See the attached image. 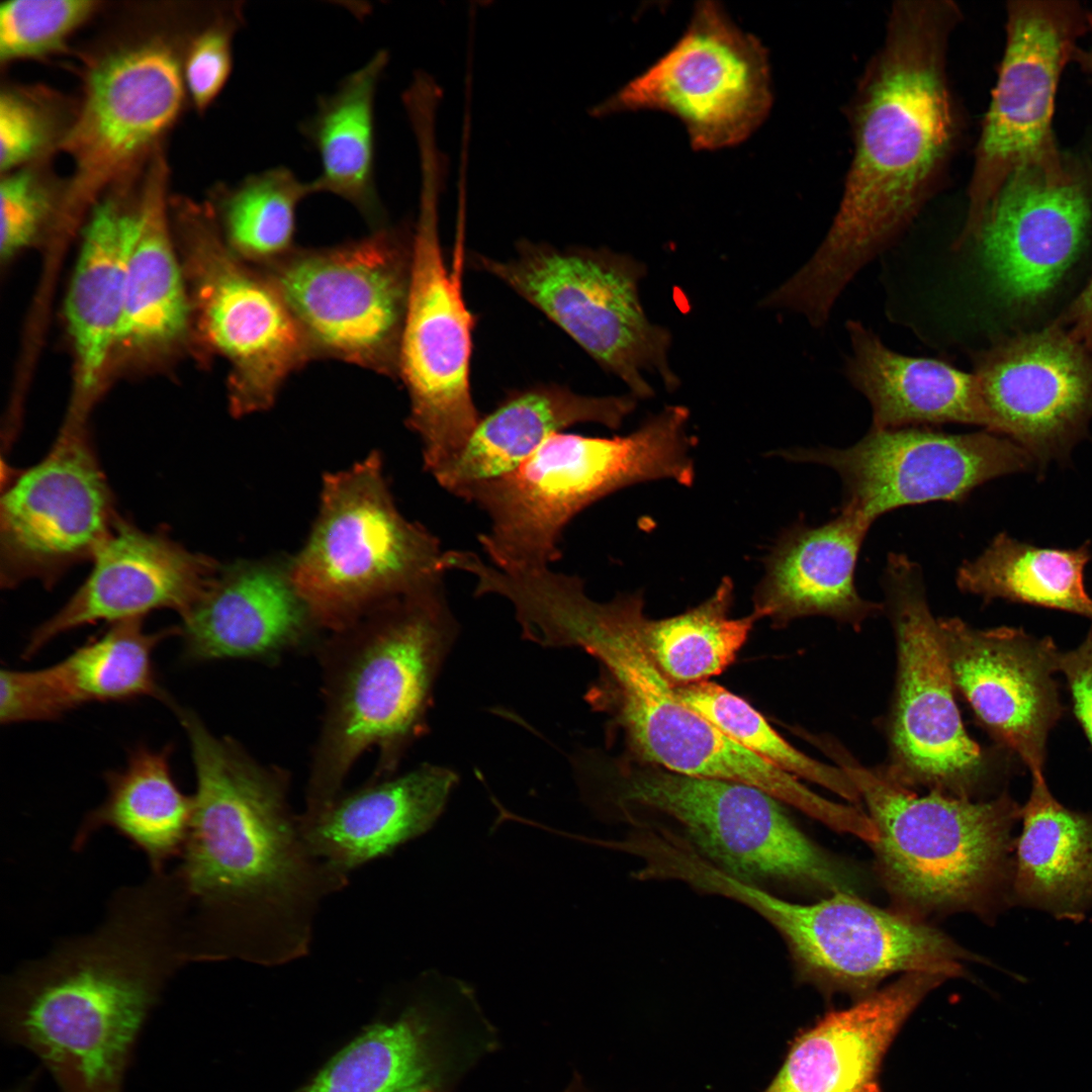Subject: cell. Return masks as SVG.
<instances>
[{
	"mask_svg": "<svg viewBox=\"0 0 1092 1092\" xmlns=\"http://www.w3.org/2000/svg\"><path fill=\"white\" fill-rule=\"evenodd\" d=\"M197 226L202 325L209 344L232 364V411H266L314 354L271 278L221 242L210 214L197 215Z\"/></svg>",
	"mask_w": 1092,
	"mask_h": 1092,
	"instance_id": "cell-21",
	"label": "cell"
},
{
	"mask_svg": "<svg viewBox=\"0 0 1092 1092\" xmlns=\"http://www.w3.org/2000/svg\"><path fill=\"white\" fill-rule=\"evenodd\" d=\"M772 99L766 48L719 2L702 0L672 47L596 113L663 111L682 122L694 150L716 151L747 140Z\"/></svg>",
	"mask_w": 1092,
	"mask_h": 1092,
	"instance_id": "cell-15",
	"label": "cell"
},
{
	"mask_svg": "<svg viewBox=\"0 0 1092 1092\" xmlns=\"http://www.w3.org/2000/svg\"><path fill=\"white\" fill-rule=\"evenodd\" d=\"M635 405L632 394L589 396L554 383L512 391L480 418L462 451L433 477L463 499L474 487L515 470L552 436L583 423L617 429Z\"/></svg>",
	"mask_w": 1092,
	"mask_h": 1092,
	"instance_id": "cell-28",
	"label": "cell"
},
{
	"mask_svg": "<svg viewBox=\"0 0 1092 1092\" xmlns=\"http://www.w3.org/2000/svg\"><path fill=\"white\" fill-rule=\"evenodd\" d=\"M243 2L210 8L202 24L187 39L182 71L185 90L199 113L205 112L223 90L233 70V42L243 25Z\"/></svg>",
	"mask_w": 1092,
	"mask_h": 1092,
	"instance_id": "cell-43",
	"label": "cell"
},
{
	"mask_svg": "<svg viewBox=\"0 0 1092 1092\" xmlns=\"http://www.w3.org/2000/svg\"><path fill=\"white\" fill-rule=\"evenodd\" d=\"M168 167L161 149L152 156L139 200L140 224L129 255L117 342L150 347L182 335L188 302L169 235Z\"/></svg>",
	"mask_w": 1092,
	"mask_h": 1092,
	"instance_id": "cell-35",
	"label": "cell"
},
{
	"mask_svg": "<svg viewBox=\"0 0 1092 1092\" xmlns=\"http://www.w3.org/2000/svg\"><path fill=\"white\" fill-rule=\"evenodd\" d=\"M714 895L761 916L784 939L800 980L823 991L869 995L897 973H964L973 956L919 919L871 905L848 892L812 904L792 902L723 873Z\"/></svg>",
	"mask_w": 1092,
	"mask_h": 1092,
	"instance_id": "cell-14",
	"label": "cell"
},
{
	"mask_svg": "<svg viewBox=\"0 0 1092 1092\" xmlns=\"http://www.w3.org/2000/svg\"><path fill=\"white\" fill-rule=\"evenodd\" d=\"M457 633L440 586L389 603L324 640L323 712L303 826L343 793L352 767L370 749L378 754L373 779L394 774L428 729L435 684Z\"/></svg>",
	"mask_w": 1092,
	"mask_h": 1092,
	"instance_id": "cell-3",
	"label": "cell"
},
{
	"mask_svg": "<svg viewBox=\"0 0 1092 1092\" xmlns=\"http://www.w3.org/2000/svg\"><path fill=\"white\" fill-rule=\"evenodd\" d=\"M689 412L667 406L638 430L601 438L561 432L512 472L463 498L484 512L478 542L502 569L549 567L561 558L565 528L584 509L626 486L653 479L694 480Z\"/></svg>",
	"mask_w": 1092,
	"mask_h": 1092,
	"instance_id": "cell-6",
	"label": "cell"
},
{
	"mask_svg": "<svg viewBox=\"0 0 1092 1092\" xmlns=\"http://www.w3.org/2000/svg\"><path fill=\"white\" fill-rule=\"evenodd\" d=\"M674 686L687 705L756 755L849 802L861 800L855 786L839 766L816 760L795 748L739 696L707 680Z\"/></svg>",
	"mask_w": 1092,
	"mask_h": 1092,
	"instance_id": "cell-40",
	"label": "cell"
},
{
	"mask_svg": "<svg viewBox=\"0 0 1092 1092\" xmlns=\"http://www.w3.org/2000/svg\"><path fill=\"white\" fill-rule=\"evenodd\" d=\"M39 1078V1069L31 1071L27 1076L20 1080L17 1084L13 1085L4 1092H35L37 1080Z\"/></svg>",
	"mask_w": 1092,
	"mask_h": 1092,
	"instance_id": "cell-49",
	"label": "cell"
},
{
	"mask_svg": "<svg viewBox=\"0 0 1092 1092\" xmlns=\"http://www.w3.org/2000/svg\"><path fill=\"white\" fill-rule=\"evenodd\" d=\"M80 426L68 425L48 455L18 473L1 497V582L52 583L92 558L118 518L104 474Z\"/></svg>",
	"mask_w": 1092,
	"mask_h": 1092,
	"instance_id": "cell-20",
	"label": "cell"
},
{
	"mask_svg": "<svg viewBox=\"0 0 1092 1092\" xmlns=\"http://www.w3.org/2000/svg\"><path fill=\"white\" fill-rule=\"evenodd\" d=\"M312 193L310 182L300 181L280 166L234 185L216 186L211 214L229 249L243 261L264 268L295 249L296 208Z\"/></svg>",
	"mask_w": 1092,
	"mask_h": 1092,
	"instance_id": "cell-37",
	"label": "cell"
},
{
	"mask_svg": "<svg viewBox=\"0 0 1092 1092\" xmlns=\"http://www.w3.org/2000/svg\"><path fill=\"white\" fill-rule=\"evenodd\" d=\"M972 358L989 432L1021 446L1038 477L1052 463L1069 462L1074 447L1090 437L1092 352L1052 320L998 334Z\"/></svg>",
	"mask_w": 1092,
	"mask_h": 1092,
	"instance_id": "cell-19",
	"label": "cell"
},
{
	"mask_svg": "<svg viewBox=\"0 0 1092 1092\" xmlns=\"http://www.w3.org/2000/svg\"><path fill=\"white\" fill-rule=\"evenodd\" d=\"M387 62V53L377 52L335 92L321 97L314 114L300 124L322 164L321 174L310 181L313 193L343 198L377 228L383 210L375 183L374 107Z\"/></svg>",
	"mask_w": 1092,
	"mask_h": 1092,
	"instance_id": "cell-34",
	"label": "cell"
},
{
	"mask_svg": "<svg viewBox=\"0 0 1092 1092\" xmlns=\"http://www.w3.org/2000/svg\"><path fill=\"white\" fill-rule=\"evenodd\" d=\"M733 582L724 577L714 594L699 606L660 620L646 618L644 638L654 661L674 685L706 681L736 658L755 622L757 609L731 618Z\"/></svg>",
	"mask_w": 1092,
	"mask_h": 1092,
	"instance_id": "cell-39",
	"label": "cell"
},
{
	"mask_svg": "<svg viewBox=\"0 0 1092 1092\" xmlns=\"http://www.w3.org/2000/svg\"><path fill=\"white\" fill-rule=\"evenodd\" d=\"M643 606L639 592L597 602L577 588L556 604L547 625L552 648H579L598 660L631 748L656 767L749 785L816 820L824 818L829 800L736 742L679 698L645 642Z\"/></svg>",
	"mask_w": 1092,
	"mask_h": 1092,
	"instance_id": "cell-4",
	"label": "cell"
},
{
	"mask_svg": "<svg viewBox=\"0 0 1092 1092\" xmlns=\"http://www.w3.org/2000/svg\"><path fill=\"white\" fill-rule=\"evenodd\" d=\"M1020 822L1011 905L1083 921L1092 911V811L1065 806L1036 775Z\"/></svg>",
	"mask_w": 1092,
	"mask_h": 1092,
	"instance_id": "cell-30",
	"label": "cell"
},
{
	"mask_svg": "<svg viewBox=\"0 0 1092 1092\" xmlns=\"http://www.w3.org/2000/svg\"><path fill=\"white\" fill-rule=\"evenodd\" d=\"M1089 33L1092 38V10H1089ZM1072 63H1076L1081 72L1092 82V39L1091 42L1082 47L1078 46L1076 49Z\"/></svg>",
	"mask_w": 1092,
	"mask_h": 1092,
	"instance_id": "cell-48",
	"label": "cell"
},
{
	"mask_svg": "<svg viewBox=\"0 0 1092 1092\" xmlns=\"http://www.w3.org/2000/svg\"><path fill=\"white\" fill-rule=\"evenodd\" d=\"M1005 46L976 147L968 212L954 247L975 238L1007 178L1057 153L1053 121L1062 74L1089 34V10L1070 0L1006 5Z\"/></svg>",
	"mask_w": 1092,
	"mask_h": 1092,
	"instance_id": "cell-16",
	"label": "cell"
},
{
	"mask_svg": "<svg viewBox=\"0 0 1092 1092\" xmlns=\"http://www.w3.org/2000/svg\"><path fill=\"white\" fill-rule=\"evenodd\" d=\"M782 455L833 469L842 484L839 510L871 524L904 506L961 504L992 479L1034 471L1028 453L1006 437L985 430L948 434L928 426L870 428L846 448H797Z\"/></svg>",
	"mask_w": 1092,
	"mask_h": 1092,
	"instance_id": "cell-18",
	"label": "cell"
},
{
	"mask_svg": "<svg viewBox=\"0 0 1092 1092\" xmlns=\"http://www.w3.org/2000/svg\"><path fill=\"white\" fill-rule=\"evenodd\" d=\"M569 1092H574V1090H572V1091H569Z\"/></svg>",
	"mask_w": 1092,
	"mask_h": 1092,
	"instance_id": "cell-51",
	"label": "cell"
},
{
	"mask_svg": "<svg viewBox=\"0 0 1092 1092\" xmlns=\"http://www.w3.org/2000/svg\"><path fill=\"white\" fill-rule=\"evenodd\" d=\"M413 234L376 228L360 240L295 248L262 269L275 283L315 359L333 358L397 377Z\"/></svg>",
	"mask_w": 1092,
	"mask_h": 1092,
	"instance_id": "cell-12",
	"label": "cell"
},
{
	"mask_svg": "<svg viewBox=\"0 0 1092 1092\" xmlns=\"http://www.w3.org/2000/svg\"><path fill=\"white\" fill-rule=\"evenodd\" d=\"M946 978L904 974L852 1007L832 1011L794 1041L764 1092H880L883 1059L923 998Z\"/></svg>",
	"mask_w": 1092,
	"mask_h": 1092,
	"instance_id": "cell-25",
	"label": "cell"
},
{
	"mask_svg": "<svg viewBox=\"0 0 1092 1092\" xmlns=\"http://www.w3.org/2000/svg\"><path fill=\"white\" fill-rule=\"evenodd\" d=\"M182 62L179 47L162 33L119 42L89 61L60 147L73 162L69 205L95 204L160 148L187 95Z\"/></svg>",
	"mask_w": 1092,
	"mask_h": 1092,
	"instance_id": "cell-17",
	"label": "cell"
},
{
	"mask_svg": "<svg viewBox=\"0 0 1092 1092\" xmlns=\"http://www.w3.org/2000/svg\"><path fill=\"white\" fill-rule=\"evenodd\" d=\"M1053 320L1066 327L1092 352V272Z\"/></svg>",
	"mask_w": 1092,
	"mask_h": 1092,
	"instance_id": "cell-47",
	"label": "cell"
},
{
	"mask_svg": "<svg viewBox=\"0 0 1092 1092\" xmlns=\"http://www.w3.org/2000/svg\"><path fill=\"white\" fill-rule=\"evenodd\" d=\"M71 710L49 667L1 670L0 720L3 724L55 720Z\"/></svg>",
	"mask_w": 1092,
	"mask_h": 1092,
	"instance_id": "cell-45",
	"label": "cell"
},
{
	"mask_svg": "<svg viewBox=\"0 0 1092 1092\" xmlns=\"http://www.w3.org/2000/svg\"><path fill=\"white\" fill-rule=\"evenodd\" d=\"M140 224L121 194L91 208L66 299V314L79 361L81 384L90 390L117 335L123 313L129 255Z\"/></svg>",
	"mask_w": 1092,
	"mask_h": 1092,
	"instance_id": "cell-32",
	"label": "cell"
},
{
	"mask_svg": "<svg viewBox=\"0 0 1092 1092\" xmlns=\"http://www.w3.org/2000/svg\"><path fill=\"white\" fill-rule=\"evenodd\" d=\"M422 1092H443V1091H440L439 1089H427V1090H424Z\"/></svg>",
	"mask_w": 1092,
	"mask_h": 1092,
	"instance_id": "cell-50",
	"label": "cell"
},
{
	"mask_svg": "<svg viewBox=\"0 0 1092 1092\" xmlns=\"http://www.w3.org/2000/svg\"><path fill=\"white\" fill-rule=\"evenodd\" d=\"M55 186L42 172L28 165L2 174L0 183L2 259L12 257L32 242L50 213Z\"/></svg>",
	"mask_w": 1092,
	"mask_h": 1092,
	"instance_id": "cell-44",
	"label": "cell"
},
{
	"mask_svg": "<svg viewBox=\"0 0 1092 1092\" xmlns=\"http://www.w3.org/2000/svg\"><path fill=\"white\" fill-rule=\"evenodd\" d=\"M182 621L184 655L194 662L276 659L306 647L322 630L289 567L259 562L219 567Z\"/></svg>",
	"mask_w": 1092,
	"mask_h": 1092,
	"instance_id": "cell-24",
	"label": "cell"
},
{
	"mask_svg": "<svg viewBox=\"0 0 1092 1092\" xmlns=\"http://www.w3.org/2000/svg\"><path fill=\"white\" fill-rule=\"evenodd\" d=\"M1059 673L1067 682L1074 714L1092 744V626L1077 647L1061 650Z\"/></svg>",
	"mask_w": 1092,
	"mask_h": 1092,
	"instance_id": "cell-46",
	"label": "cell"
},
{
	"mask_svg": "<svg viewBox=\"0 0 1092 1092\" xmlns=\"http://www.w3.org/2000/svg\"><path fill=\"white\" fill-rule=\"evenodd\" d=\"M172 749L141 745L126 764L105 775L107 795L83 818L72 848L81 851L102 828L125 837L149 860L152 873L181 857L193 815V798L185 795L172 774Z\"/></svg>",
	"mask_w": 1092,
	"mask_h": 1092,
	"instance_id": "cell-33",
	"label": "cell"
},
{
	"mask_svg": "<svg viewBox=\"0 0 1092 1092\" xmlns=\"http://www.w3.org/2000/svg\"><path fill=\"white\" fill-rule=\"evenodd\" d=\"M851 352L845 373L869 401L872 429L945 423L990 430V417L973 373L931 358L894 352L857 321L847 323Z\"/></svg>",
	"mask_w": 1092,
	"mask_h": 1092,
	"instance_id": "cell-29",
	"label": "cell"
},
{
	"mask_svg": "<svg viewBox=\"0 0 1092 1092\" xmlns=\"http://www.w3.org/2000/svg\"><path fill=\"white\" fill-rule=\"evenodd\" d=\"M65 101L40 86L9 85L0 93V170L5 174L60 149L72 123Z\"/></svg>",
	"mask_w": 1092,
	"mask_h": 1092,
	"instance_id": "cell-41",
	"label": "cell"
},
{
	"mask_svg": "<svg viewBox=\"0 0 1092 1092\" xmlns=\"http://www.w3.org/2000/svg\"><path fill=\"white\" fill-rule=\"evenodd\" d=\"M196 789L181 862L192 963L277 967L309 953L324 903L349 875L317 856L289 802L290 777L177 708Z\"/></svg>",
	"mask_w": 1092,
	"mask_h": 1092,
	"instance_id": "cell-1",
	"label": "cell"
},
{
	"mask_svg": "<svg viewBox=\"0 0 1092 1092\" xmlns=\"http://www.w3.org/2000/svg\"><path fill=\"white\" fill-rule=\"evenodd\" d=\"M956 692L999 747L1031 776L1044 775L1048 739L1064 713L1061 649L1021 628H975L937 618Z\"/></svg>",
	"mask_w": 1092,
	"mask_h": 1092,
	"instance_id": "cell-22",
	"label": "cell"
},
{
	"mask_svg": "<svg viewBox=\"0 0 1092 1092\" xmlns=\"http://www.w3.org/2000/svg\"><path fill=\"white\" fill-rule=\"evenodd\" d=\"M448 1001L422 996L338 1053L298 1092H422L439 1089L455 1064Z\"/></svg>",
	"mask_w": 1092,
	"mask_h": 1092,
	"instance_id": "cell-31",
	"label": "cell"
},
{
	"mask_svg": "<svg viewBox=\"0 0 1092 1092\" xmlns=\"http://www.w3.org/2000/svg\"><path fill=\"white\" fill-rule=\"evenodd\" d=\"M971 243L1006 333L1048 323L1092 255L1091 160L1060 149L1016 169Z\"/></svg>",
	"mask_w": 1092,
	"mask_h": 1092,
	"instance_id": "cell-9",
	"label": "cell"
},
{
	"mask_svg": "<svg viewBox=\"0 0 1092 1092\" xmlns=\"http://www.w3.org/2000/svg\"><path fill=\"white\" fill-rule=\"evenodd\" d=\"M457 783L454 770L432 763L372 779L302 830L317 856L350 875L431 829Z\"/></svg>",
	"mask_w": 1092,
	"mask_h": 1092,
	"instance_id": "cell-27",
	"label": "cell"
},
{
	"mask_svg": "<svg viewBox=\"0 0 1092 1092\" xmlns=\"http://www.w3.org/2000/svg\"><path fill=\"white\" fill-rule=\"evenodd\" d=\"M444 552L434 534L400 514L373 452L324 477L316 520L288 567L313 619L332 633L443 586Z\"/></svg>",
	"mask_w": 1092,
	"mask_h": 1092,
	"instance_id": "cell-8",
	"label": "cell"
},
{
	"mask_svg": "<svg viewBox=\"0 0 1092 1092\" xmlns=\"http://www.w3.org/2000/svg\"><path fill=\"white\" fill-rule=\"evenodd\" d=\"M871 525L855 513L839 510L823 525L800 521L786 529L765 558L754 609L778 624L825 616L855 630L884 613V604L863 599L854 582L858 553Z\"/></svg>",
	"mask_w": 1092,
	"mask_h": 1092,
	"instance_id": "cell-26",
	"label": "cell"
},
{
	"mask_svg": "<svg viewBox=\"0 0 1092 1092\" xmlns=\"http://www.w3.org/2000/svg\"><path fill=\"white\" fill-rule=\"evenodd\" d=\"M472 262L544 313L634 397L653 395L643 371L657 373L668 390L677 387L667 361L670 333L652 324L641 304V262L608 249L530 242L508 260L475 255Z\"/></svg>",
	"mask_w": 1092,
	"mask_h": 1092,
	"instance_id": "cell-11",
	"label": "cell"
},
{
	"mask_svg": "<svg viewBox=\"0 0 1092 1092\" xmlns=\"http://www.w3.org/2000/svg\"><path fill=\"white\" fill-rule=\"evenodd\" d=\"M1091 542L1077 548H1044L998 533L975 559L957 570L963 593L1061 610L1092 620V597L1085 587Z\"/></svg>",
	"mask_w": 1092,
	"mask_h": 1092,
	"instance_id": "cell-36",
	"label": "cell"
},
{
	"mask_svg": "<svg viewBox=\"0 0 1092 1092\" xmlns=\"http://www.w3.org/2000/svg\"><path fill=\"white\" fill-rule=\"evenodd\" d=\"M462 230L449 266L438 232L436 193L425 186L413 233L397 377L410 399L406 425L420 438L424 468L432 475L458 456L481 418L470 385L476 318L462 290Z\"/></svg>",
	"mask_w": 1092,
	"mask_h": 1092,
	"instance_id": "cell-13",
	"label": "cell"
},
{
	"mask_svg": "<svg viewBox=\"0 0 1092 1092\" xmlns=\"http://www.w3.org/2000/svg\"><path fill=\"white\" fill-rule=\"evenodd\" d=\"M177 632L180 628L149 632L143 619L117 622L50 668L74 709L92 702L167 700L153 655L163 640Z\"/></svg>",
	"mask_w": 1092,
	"mask_h": 1092,
	"instance_id": "cell-38",
	"label": "cell"
},
{
	"mask_svg": "<svg viewBox=\"0 0 1092 1092\" xmlns=\"http://www.w3.org/2000/svg\"><path fill=\"white\" fill-rule=\"evenodd\" d=\"M961 11L949 0L898 1L853 98V156L825 239L787 281L806 311L830 314L852 278L908 226L948 159L958 120L947 72Z\"/></svg>",
	"mask_w": 1092,
	"mask_h": 1092,
	"instance_id": "cell-2",
	"label": "cell"
},
{
	"mask_svg": "<svg viewBox=\"0 0 1092 1092\" xmlns=\"http://www.w3.org/2000/svg\"><path fill=\"white\" fill-rule=\"evenodd\" d=\"M822 749L850 779L878 831L872 843L881 880L917 916L971 912L987 922L1011 905L1021 805L1007 792L985 801L930 792L919 797L838 743Z\"/></svg>",
	"mask_w": 1092,
	"mask_h": 1092,
	"instance_id": "cell-5",
	"label": "cell"
},
{
	"mask_svg": "<svg viewBox=\"0 0 1092 1092\" xmlns=\"http://www.w3.org/2000/svg\"><path fill=\"white\" fill-rule=\"evenodd\" d=\"M103 3L94 0H11L0 6V62L56 53Z\"/></svg>",
	"mask_w": 1092,
	"mask_h": 1092,
	"instance_id": "cell-42",
	"label": "cell"
},
{
	"mask_svg": "<svg viewBox=\"0 0 1092 1092\" xmlns=\"http://www.w3.org/2000/svg\"><path fill=\"white\" fill-rule=\"evenodd\" d=\"M604 801L632 828L660 833L743 883L782 890L848 892L844 871L755 787L663 768L629 769Z\"/></svg>",
	"mask_w": 1092,
	"mask_h": 1092,
	"instance_id": "cell-7",
	"label": "cell"
},
{
	"mask_svg": "<svg viewBox=\"0 0 1092 1092\" xmlns=\"http://www.w3.org/2000/svg\"><path fill=\"white\" fill-rule=\"evenodd\" d=\"M894 628L897 673L888 721L889 762L882 768L912 790L973 800L997 782L992 754L968 734L938 620L927 602L921 566L891 552L882 576Z\"/></svg>",
	"mask_w": 1092,
	"mask_h": 1092,
	"instance_id": "cell-10",
	"label": "cell"
},
{
	"mask_svg": "<svg viewBox=\"0 0 1092 1092\" xmlns=\"http://www.w3.org/2000/svg\"><path fill=\"white\" fill-rule=\"evenodd\" d=\"M92 560V570L82 585L32 632L24 657L85 625L143 619L160 609L175 610L182 617L201 598L219 568L210 558L120 519Z\"/></svg>",
	"mask_w": 1092,
	"mask_h": 1092,
	"instance_id": "cell-23",
	"label": "cell"
}]
</instances>
